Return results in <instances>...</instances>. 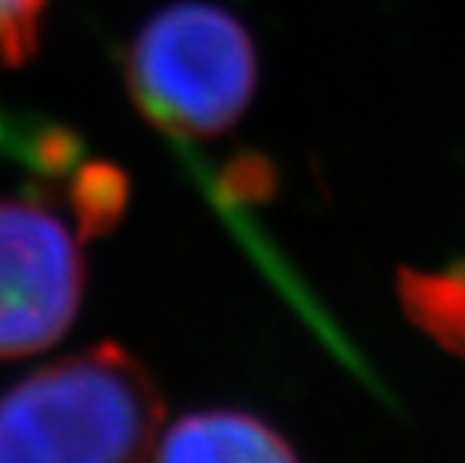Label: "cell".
<instances>
[{
    "mask_svg": "<svg viewBox=\"0 0 465 463\" xmlns=\"http://www.w3.org/2000/svg\"><path fill=\"white\" fill-rule=\"evenodd\" d=\"M163 412L151 373L103 343L31 373L0 398V460H133L156 446Z\"/></svg>",
    "mask_w": 465,
    "mask_h": 463,
    "instance_id": "6da1fadb",
    "label": "cell"
},
{
    "mask_svg": "<svg viewBox=\"0 0 465 463\" xmlns=\"http://www.w3.org/2000/svg\"><path fill=\"white\" fill-rule=\"evenodd\" d=\"M126 82L153 126L204 139L241 121L259 82V57L241 18L186 0L138 31L126 55Z\"/></svg>",
    "mask_w": 465,
    "mask_h": 463,
    "instance_id": "7a4b0ae2",
    "label": "cell"
},
{
    "mask_svg": "<svg viewBox=\"0 0 465 463\" xmlns=\"http://www.w3.org/2000/svg\"><path fill=\"white\" fill-rule=\"evenodd\" d=\"M82 223L45 199H0V358L52 347L75 322L84 295Z\"/></svg>",
    "mask_w": 465,
    "mask_h": 463,
    "instance_id": "3957f363",
    "label": "cell"
},
{
    "mask_svg": "<svg viewBox=\"0 0 465 463\" xmlns=\"http://www.w3.org/2000/svg\"><path fill=\"white\" fill-rule=\"evenodd\" d=\"M156 442L160 460H223V463H255V460H294L298 451L280 430L259 416L237 409L193 412L160 433Z\"/></svg>",
    "mask_w": 465,
    "mask_h": 463,
    "instance_id": "277c9868",
    "label": "cell"
},
{
    "mask_svg": "<svg viewBox=\"0 0 465 463\" xmlns=\"http://www.w3.org/2000/svg\"><path fill=\"white\" fill-rule=\"evenodd\" d=\"M400 304L418 328L465 358V256L439 271H400Z\"/></svg>",
    "mask_w": 465,
    "mask_h": 463,
    "instance_id": "5b68a950",
    "label": "cell"
},
{
    "mask_svg": "<svg viewBox=\"0 0 465 463\" xmlns=\"http://www.w3.org/2000/svg\"><path fill=\"white\" fill-rule=\"evenodd\" d=\"M48 0H0V64L22 66L39 48Z\"/></svg>",
    "mask_w": 465,
    "mask_h": 463,
    "instance_id": "8992f818",
    "label": "cell"
}]
</instances>
